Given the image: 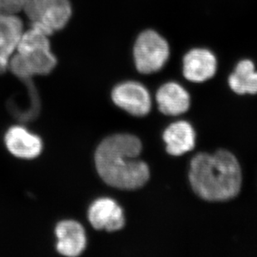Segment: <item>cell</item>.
I'll return each instance as SVG.
<instances>
[{
	"label": "cell",
	"instance_id": "277c9868",
	"mask_svg": "<svg viewBox=\"0 0 257 257\" xmlns=\"http://www.w3.org/2000/svg\"><path fill=\"white\" fill-rule=\"evenodd\" d=\"M170 55L168 42L154 30H146L137 39L134 48L135 65L139 72L150 74L161 70Z\"/></svg>",
	"mask_w": 257,
	"mask_h": 257
},
{
	"label": "cell",
	"instance_id": "9c48e42d",
	"mask_svg": "<svg viewBox=\"0 0 257 257\" xmlns=\"http://www.w3.org/2000/svg\"><path fill=\"white\" fill-rule=\"evenodd\" d=\"M216 68V57L207 49H192L183 58V75L193 83H202L212 78Z\"/></svg>",
	"mask_w": 257,
	"mask_h": 257
},
{
	"label": "cell",
	"instance_id": "4fadbf2b",
	"mask_svg": "<svg viewBox=\"0 0 257 257\" xmlns=\"http://www.w3.org/2000/svg\"><path fill=\"white\" fill-rule=\"evenodd\" d=\"M163 139L167 144L168 153L177 157L194 148L196 135L188 122L181 121L172 124L166 129Z\"/></svg>",
	"mask_w": 257,
	"mask_h": 257
},
{
	"label": "cell",
	"instance_id": "8992f818",
	"mask_svg": "<svg viewBox=\"0 0 257 257\" xmlns=\"http://www.w3.org/2000/svg\"><path fill=\"white\" fill-rule=\"evenodd\" d=\"M24 32V24L18 15L0 14V74L9 69Z\"/></svg>",
	"mask_w": 257,
	"mask_h": 257
},
{
	"label": "cell",
	"instance_id": "2e32d148",
	"mask_svg": "<svg viewBox=\"0 0 257 257\" xmlns=\"http://www.w3.org/2000/svg\"><path fill=\"white\" fill-rule=\"evenodd\" d=\"M23 11L22 0H0V14L18 15Z\"/></svg>",
	"mask_w": 257,
	"mask_h": 257
},
{
	"label": "cell",
	"instance_id": "5bb4252c",
	"mask_svg": "<svg viewBox=\"0 0 257 257\" xmlns=\"http://www.w3.org/2000/svg\"><path fill=\"white\" fill-rule=\"evenodd\" d=\"M230 88L238 94H256L257 72L252 61H240L229 78Z\"/></svg>",
	"mask_w": 257,
	"mask_h": 257
},
{
	"label": "cell",
	"instance_id": "3957f363",
	"mask_svg": "<svg viewBox=\"0 0 257 257\" xmlns=\"http://www.w3.org/2000/svg\"><path fill=\"white\" fill-rule=\"evenodd\" d=\"M49 35L32 25L23 34L17 51L10 62V68L20 80L33 79L34 76L47 75L57 65L52 52Z\"/></svg>",
	"mask_w": 257,
	"mask_h": 257
},
{
	"label": "cell",
	"instance_id": "7c38bea8",
	"mask_svg": "<svg viewBox=\"0 0 257 257\" xmlns=\"http://www.w3.org/2000/svg\"><path fill=\"white\" fill-rule=\"evenodd\" d=\"M159 109L166 115L177 116L187 112L190 107L188 92L176 83H166L156 95Z\"/></svg>",
	"mask_w": 257,
	"mask_h": 257
},
{
	"label": "cell",
	"instance_id": "8fae6325",
	"mask_svg": "<svg viewBox=\"0 0 257 257\" xmlns=\"http://www.w3.org/2000/svg\"><path fill=\"white\" fill-rule=\"evenodd\" d=\"M5 145L16 158L33 159L39 156L43 143L39 137L21 126H12L5 134Z\"/></svg>",
	"mask_w": 257,
	"mask_h": 257
},
{
	"label": "cell",
	"instance_id": "6da1fadb",
	"mask_svg": "<svg viewBox=\"0 0 257 257\" xmlns=\"http://www.w3.org/2000/svg\"><path fill=\"white\" fill-rule=\"evenodd\" d=\"M142 143L130 134H115L100 143L95 153V166L107 184L119 189L143 187L150 177L148 166L139 160Z\"/></svg>",
	"mask_w": 257,
	"mask_h": 257
},
{
	"label": "cell",
	"instance_id": "30bf717a",
	"mask_svg": "<svg viewBox=\"0 0 257 257\" xmlns=\"http://www.w3.org/2000/svg\"><path fill=\"white\" fill-rule=\"evenodd\" d=\"M58 252L65 256H78L85 250L87 239L85 230L78 221H61L55 228Z\"/></svg>",
	"mask_w": 257,
	"mask_h": 257
},
{
	"label": "cell",
	"instance_id": "7a4b0ae2",
	"mask_svg": "<svg viewBox=\"0 0 257 257\" xmlns=\"http://www.w3.org/2000/svg\"><path fill=\"white\" fill-rule=\"evenodd\" d=\"M189 179L194 192L202 199L224 201L237 196L242 177L236 158L221 150L213 155L196 156L191 163Z\"/></svg>",
	"mask_w": 257,
	"mask_h": 257
},
{
	"label": "cell",
	"instance_id": "9a60e30c",
	"mask_svg": "<svg viewBox=\"0 0 257 257\" xmlns=\"http://www.w3.org/2000/svg\"><path fill=\"white\" fill-rule=\"evenodd\" d=\"M23 11L26 14L30 21L34 20L38 13L47 0H22Z\"/></svg>",
	"mask_w": 257,
	"mask_h": 257
},
{
	"label": "cell",
	"instance_id": "5b68a950",
	"mask_svg": "<svg viewBox=\"0 0 257 257\" xmlns=\"http://www.w3.org/2000/svg\"><path fill=\"white\" fill-rule=\"evenodd\" d=\"M112 98L116 106L134 116H145L150 112V94L144 86L136 82H125L116 86Z\"/></svg>",
	"mask_w": 257,
	"mask_h": 257
},
{
	"label": "cell",
	"instance_id": "ba28073f",
	"mask_svg": "<svg viewBox=\"0 0 257 257\" xmlns=\"http://www.w3.org/2000/svg\"><path fill=\"white\" fill-rule=\"evenodd\" d=\"M88 220L97 230L116 231L123 228L125 217L121 207L110 198L96 200L88 209Z\"/></svg>",
	"mask_w": 257,
	"mask_h": 257
},
{
	"label": "cell",
	"instance_id": "52a82bcc",
	"mask_svg": "<svg viewBox=\"0 0 257 257\" xmlns=\"http://www.w3.org/2000/svg\"><path fill=\"white\" fill-rule=\"evenodd\" d=\"M72 13L69 0H47L31 24L51 36L68 25Z\"/></svg>",
	"mask_w": 257,
	"mask_h": 257
}]
</instances>
